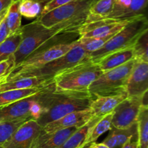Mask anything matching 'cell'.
<instances>
[{
	"mask_svg": "<svg viewBox=\"0 0 148 148\" xmlns=\"http://www.w3.org/2000/svg\"><path fill=\"white\" fill-rule=\"evenodd\" d=\"M92 100L89 93L69 94L56 91L52 83L39 93L41 113L36 120L43 127L68 113L89 108Z\"/></svg>",
	"mask_w": 148,
	"mask_h": 148,
	"instance_id": "1",
	"label": "cell"
},
{
	"mask_svg": "<svg viewBox=\"0 0 148 148\" xmlns=\"http://www.w3.org/2000/svg\"><path fill=\"white\" fill-rule=\"evenodd\" d=\"M79 26V23L77 22H64L47 28L37 20L23 26L20 30V43L17 50L12 55L14 67L55 36L59 34L77 33Z\"/></svg>",
	"mask_w": 148,
	"mask_h": 148,
	"instance_id": "2",
	"label": "cell"
},
{
	"mask_svg": "<svg viewBox=\"0 0 148 148\" xmlns=\"http://www.w3.org/2000/svg\"><path fill=\"white\" fill-rule=\"evenodd\" d=\"M97 63L87 59L53 77L55 90L69 94L88 92L90 84L102 73Z\"/></svg>",
	"mask_w": 148,
	"mask_h": 148,
	"instance_id": "3",
	"label": "cell"
},
{
	"mask_svg": "<svg viewBox=\"0 0 148 148\" xmlns=\"http://www.w3.org/2000/svg\"><path fill=\"white\" fill-rule=\"evenodd\" d=\"M147 30L148 21L145 15L134 17L101 49L92 52L89 57L90 59L97 63L101 58L111 52L133 47L139 37Z\"/></svg>",
	"mask_w": 148,
	"mask_h": 148,
	"instance_id": "4",
	"label": "cell"
},
{
	"mask_svg": "<svg viewBox=\"0 0 148 148\" xmlns=\"http://www.w3.org/2000/svg\"><path fill=\"white\" fill-rule=\"evenodd\" d=\"M134 59L126 63L103 72L88 89L92 98L100 96H110L127 93V84L134 65Z\"/></svg>",
	"mask_w": 148,
	"mask_h": 148,
	"instance_id": "5",
	"label": "cell"
},
{
	"mask_svg": "<svg viewBox=\"0 0 148 148\" xmlns=\"http://www.w3.org/2000/svg\"><path fill=\"white\" fill-rule=\"evenodd\" d=\"M75 41L72 42H59L51 46H46L16 65L7 75L6 81L14 80L20 75L33 70L38 69L51 61L67 53L74 46Z\"/></svg>",
	"mask_w": 148,
	"mask_h": 148,
	"instance_id": "6",
	"label": "cell"
},
{
	"mask_svg": "<svg viewBox=\"0 0 148 148\" xmlns=\"http://www.w3.org/2000/svg\"><path fill=\"white\" fill-rule=\"evenodd\" d=\"M87 59L90 58L88 57L85 51L79 44L77 40H76L74 46L67 53L51 61L38 69L22 74L16 79L25 77H40L46 79H53V77L57 74Z\"/></svg>",
	"mask_w": 148,
	"mask_h": 148,
	"instance_id": "7",
	"label": "cell"
},
{
	"mask_svg": "<svg viewBox=\"0 0 148 148\" xmlns=\"http://www.w3.org/2000/svg\"><path fill=\"white\" fill-rule=\"evenodd\" d=\"M95 0H76L54 9L36 20L43 26L51 28L64 22L85 23L90 6Z\"/></svg>",
	"mask_w": 148,
	"mask_h": 148,
	"instance_id": "8",
	"label": "cell"
},
{
	"mask_svg": "<svg viewBox=\"0 0 148 148\" xmlns=\"http://www.w3.org/2000/svg\"><path fill=\"white\" fill-rule=\"evenodd\" d=\"M39 93L0 107V123L20 119L36 120L41 113Z\"/></svg>",
	"mask_w": 148,
	"mask_h": 148,
	"instance_id": "9",
	"label": "cell"
},
{
	"mask_svg": "<svg viewBox=\"0 0 148 148\" xmlns=\"http://www.w3.org/2000/svg\"><path fill=\"white\" fill-rule=\"evenodd\" d=\"M147 92L141 97H127L121 102L113 111L111 126L124 129L135 124L141 106L147 105Z\"/></svg>",
	"mask_w": 148,
	"mask_h": 148,
	"instance_id": "10",
	"label": "cell"
},
{
	"mask_svg": "<svg viewBox=\"0 0 148 148\" xmlns=\"http://www.w3.org/2000/svg\"><path fill=\"white\" fill-rule=\"evenodd\" d=\"M104 18L91 23H84L77 30L79 37H104L114 36L132 20Z\"/></svg>",
	"mask_w": 148,
	"mask_h": 148,
	"instance_id": "11",
	"label": "cell"
},
{
	"mask_svg": "<svg viewBox=\"0 0 148 148\" xmlns=\"http://www.w3.org/2000/svg\"><path fill=\"white\" fill-rule=\"evenodd\" d=\"M42 131V127L34 119H30L20 126L3 148H31L34 139Z\"/></svg>",
	"mask_w": 148,
	"mask_h": 148,
	"instance_id": "12",
	"label": "cell"
},
{
	"mask_svg": "<svg viewBox=\"0 0 148 148\" xmlns=\"http://www.w3.org/2000/svg\"><path fill=\"white\" fill-rule=\"evenodd\" d=\"M148 90V62L134 59L127 84L128 97H141Z\"/></svg>",
	"mask_w": 148,
	"mask_h": 148,
	"instance_id": "13",
	"label": "cell"
},
{
	"mask_svg": "<svg viewBox=\"0 0 148 148\" xmlns=\"http://www.w3.org/2000/svg\"><path fill=\"white\" fill-rule=\"evenodd\" d=\"M92 118V115L90 108L72 112L46 124L42 127V131L45 133H52L67 128L76 127L79 129L89 122Z\"/></svg>",
	"mask_w": 148,
	"mask_h": 148,
	"instance_id": "14",
	"label": "cell"
},
{
	"mask_svg": "<svg viewBox=\"0 0 148 148\" xmlns=\"http://www.w3.org/2000/svg\"><path fill=\"white\" fill-rule=\"evenodd\" d=\"M147 0H116L108 19L127 20L144 15Z\"/></svg>",
	"mask_w": 148,
	"mask_h": 148,
	"instance_id": "15",
	"label": "cell"
},
{
	"mask_svg": "<svg viewBox=\"0 0 148 148\" xmlns=\"http://www.w3.org/2000/svg\"><path fill=\"white\" fill-rule=\"evenodd\" d=\"M77 129L76 127L67 128L52 133L41 131L33 142L31 148H59Z\"/></svg>",
	"mask_w": 148,
	"mask_h": 148,
	"instance_id": "16",
	"label": "cell"
},
{
	"mask_svg": "<svg viewBox=\"0 0 148 148\" xmlns=\"http://www.w3.org/2000/svg\"><path fill=\"white\" fill-rule=\"evenodd\" d=\"M127 97V94L110 96H100L92 100L90 105V110L93 118H102L103 116L114 111L117 105Z\"/></svg>",
	"mask_w": 148,
	"mask_h": 148,
	"instance_id": "17",
	"label": "cell"
},
{
	"mask_svg": "<svg viewBox=\"0 0 148 148\" xmlns=\"http://www.w3.org/2000/svg\"><path fill=\"white\" fill-rule=\"evenodd\" d=\"M53 83V79H46L40 77H25L10 80L0 84V92L12 89H23L30 88H43Z\"/></svg>",
	"mask_w": 148,
	"mask_h": 148,
	"instance_id": "18",
	"label": "cell"
},
{
	"mask_svg": "<svg viewBox=\"0 0 148 148\" xmlns=\"http://www.w3.org/2000/svg\"><path fill=\"white\" fill-rule=\"evenodd\" d=\"M134 59L133 47L111 52L101 58L97 64L102 72L117 68L128 61Z\"/></svg>",
	"mask_w": 148,
	"mask_h": 148,
	"instance_id": "19",
	"label": "cell"
},
{
	"mask_svg": "<svg viewBox=\"0 0 148 148\" xmlns=\"http://www.w3.org/2000/svg\"><path fill=\"white\" fill-rule=\"evenodd\" d=\"M103 143L110 148H121L128 139L137 133V123L127 129H120L111 127Z\"/></svg>",
	"mask_w": 148,
	"mask_h": 148,
	"instance_id": "20",
	"label": "cell"
},
{
	"mask_svg": "<svg viewBox=\"0 0 148 148\" xmlns=\"http://www.w3.org/2000/svg\"><path fill=\"white\" fill-rule=\"evenodd\" d=\"M113 112L103 116L101 118L97 119L93 122L88 129L86 138L81 145L80 148L95 142L100 136L108 131L111 129V120H112Z\"/></svg>",
	"mask_w": 148,
	"mask_h": 148,
	"instance_id": "21",
	"label": "cell"
},
{
	"mask_svg": "<svg viewBox=\"0 0 148 148\" xmlns=\"http://www.w3.org/2000/svg\"><path fill=\"white\" fill-rule=\"evenodd\" d=\"M116 0H95L90 6L85 23L106 18L112 10Z\"/></svg>",
	"mask_w": 148,
	"mask_h": 148,
	"instance_id": "22",
	"label": "cell"
},
{
	"mask_svg": "<svg viewBox=\"0 0 148 148\" xmlns=\"http://www.w3.org/2000/svg\"><path fill=\"white\" fill-rule=\"evenodd\" d=\"M45 87L23 89H12L0 92V107L12 104L15 102L20 101L23 99L35 95L40 92Z\"/></svg>",
	"mask_w": 148,
	"mask_h": 148,
	"instance_id": "23",
	"label": "cell"
},
{
	"mask_svg": "<svg viewBox=\"0 0 148 148\" xmlns=\"http://www.w3.org/2000/svg\"><path fill=\"white\" fill-rule=\"evenodd\" d=\"M139 148H148V106H141L137 118Z\"/></svg>",
	"mask_w": 148,
	"mask_h": 148,
	"instance_id": "24",
	"label": "cell"
},
{
	"mask_svg": "<svg viewBox=\"0 0 148 148\" xmlns=\"http://www.w3.org/2000/svg\"><path fill=\"white\" fill-rule=\"evenodd\" d=\"M20 1H16L11 3L4 17L10 36L19 33L21 30L22 15L19 11Z\"/></svg>",
	"mask_w": 148,
	"mask_h": 148,
	"instance_id": "25",
	"label": "cell"
},
{
	"mask_svg": "<svg viewBox=\"0 0 148 148\" xmlns=\"http://www.w3.org/2000/svg\"><path fill=\"white\" fill-rule=\"evenodd\" d=\"M97 119H98V118L92 117L86 124L75 131L59 148H80L81 145L86 138L88 129Z\"/></svg>",
	"mask_w": 148,
	"mask_h": 148,
	"instance_id": "26",
	"label": "cell"
},
{
	"mask_svg": "<svg viewBox=\"0 0 148 148\" xmlns=\"http://www.w3.org/2000/svg\"><path fill=\"white\" fill-rule=\"evenodd\" d=\"M21 41L20 32L9 36L0 44V62L8 59L18 48Z\"/></svg>",
	"mask_w": 148,
	"mask_h": 148,
	"instance_id": "27",
	"label": "cell"
},
{
	"mask_svg": "<svg viewBox=\"0 0 148 148\" xmlns=\"http://www.w3.org/2000/svg\"><path fill=\"white\" fill-rule=\"evenodd\" d=\"M113 36H114L104 37H79L77 39V41L82 49L85 51L87 55L89 57L92 52L101 49Z\"/></svg>",
	"mask_w": 148,
	"mask_h": 148,
	"instance_id": "28",
	"label": "cell"
},
{
	"mask_svg": "<svg viewBox=\"0 0 148 148\" xmlns=\"http://www.w3.org/2000/svg\"><path fill=\"white\" fill-rule=\"evenodd\" d=\"M134 59L148 62V30L139 37L133 46Z\"/></svg>",
	"mask_w": 148,
	"mask_h": 148,
	"instance_id": "29",
	"label": "cell"
},
{
	"mask_svg": "<svg viewBox=\"0 0 148 148\" xmlns=\"http://www.w3.org/2000/svg\"><path fill=\"white\" fill-rule=\"evenodd\" d=\"M27 120L28 119H20L0 123V148H3V145L8 141L15 131Z\"/></svg>",
	"mask_w": 148,
	"mask_h": 148,
	"instance_id": "30",
	"label": "cell"
},
{
	"mask_svg": "<svg viewBox=\"0 0 148 148\" xmlns=\"http://www.w3.org/2000/svg\"><path fill=\"white\" fill-rule=\"evenodd\" d=\"M41 4L34 0H20L19 11L22 16L27 18H34L40 15Z\"/></svg>",
	"mask_w": 148,
	"mask_h": 148,
	"instance_id": "31",
	"label": "cell"
},
{
	"mask_svg": "<svg viewBox=\"0 0 148 148\" xmlns=\"http://www.w3.org/2000/svg\"><path fill=\"white\" fill-rule=\"evenodd\" d=\"M74 1H76V0H51L50 1L43 5L39 16L43 15L46 14V13L54 10V9L62 7V6L65 5V4Z\"/></svg>",
	"mask_w": 148,
	"mask_h": 148,
	"instance_id": "32",
	"label": "cell"
},
{
	"mask_svg": "<svg viewBox=\"0 0 148 148\" xmlns=\"http://www.w3.org/2000/svg\"><path fill=\"white\" fill-rule=\"evenodd\" d=\"M14 67V60L12 57L0 62V79H4L7 78L9 73L11 71Z\"/></svg>",
	"mask_w": 148,
	"mask_h": 148,
	"instance_id": "33",
	"label": "cell"
},
{
	"mask_svg": "<svg viewBox=\"0 0 148 148\" xmlns=\"http://www.w3.org/2000/svg\"><path fill=\"white\" fill-rule=\"evenodd\" d=\"M9 35V31L8 29H7V24H6V22L4 18L1 20V22L0 23V44L7 39Z\"/></svg>",
	"mask_w": 148,
	"mask_h": 148,
	"instance_id": "34",
	"label": "cell"
},
{
	"mask_svg": "<svg viewBox=\"0 0 148 148\" xmlns=\"http://www.w3.org/2000/svg\"><path fill=\"white\" fill-rule=\"evenodd\" d=\"M121 148H139L137 133L128 139Z\"/></svg>",
	"mask_w": 148,
	"mask_h": 148,
	"instance_id": "35",
	"label": "cell"
},
{
	"mask_svg": "<svg viewBox=\"0 0 148 148\" xmlns=\"http://www.w3.org/2000/svg\"><path fill=\"white\" fill-rule=\"evenodd\" d=\"M12 0H0V13L9 8Z\"/></svg>",
	"mask_w": 148,
	"mask_h": 148,
	"instance_id": "36",
	"label": "cell"
},
{
	"mask_svg": "<svg viewBox=\"0 0 148 148\" xmlns=\"http://www.w3.org/2000/svg\"><path fill=\"white\" fill-rule=\"evenodd\" d=\"M88 148H110L108 146H106V145H104L103 143H97V142H92L89 145Z\"/></svg>",
	"mask_w": 148,
	"mask_h": 148,
	"instance_id": "37",
	"label": "cell"
},
{
	"mask_svg": "<svg viewBox=\"0 0 148 148\" xmlns=\"http://www.w3.org/2000/svg\"><path fill=\"white\" fill-rule=\"evenodd\" d=\"M7 10H8V9H7V10H4V11H3L2 12L0 13V23H1V20H2L4 18V17H5V16H6V15H7Z\"/></svg>",
	"mask_w": 148,
	"mask_h": 148,
	"instance_id": "38",
	"label": "cell"
},
{
	"mask_svg": "<svg viewBox=\"0 0 148 148\" xmlns=\"http://www.w3.org/2000/svg\"><path fill=\"white\" fill-rule=\"evenodd\" d=\"M34 1H38V2H39V3H40V4H46V3H48L49 2V1H50L51 0H34Z\"/></svg>",
	"mask_w": 148,
	"mask_h": 148,
	"instance_id": "39",
	"label": "cell"
},
{
	"mask_svg": "<svg viewBox=\"0 0 148 148\" xmlns=\"http://www.w3.org/2000/svg\"><path fill=\"white\" fill-rule=\"evenodd\" d=\"M5 81H6L5 78H4V79H0V84L3 82H5Z\"/></svg>",
	"mask_w": 148,
	"mask_h": 148,
	"instance_id": "40",
	"label": "cell"
},
{
	"mask_svg": "<svg viewBox=\"0 0 148 148\" xmlns=\"http://www.w3.org/2000/svg\"><path fill=\"white\" fill-rule=\"evenodd\" d=\"M88 146H89V145H86V146H85V147H82V148H88Z\"/></svg>",
	"mask_w": 148,
	"mask_h": 148,
	"instance_id": "41",
	"label": "cell"
},
{
	"mask_svg": "<svg viewBox=\"0 0 148 148\" xmlns=\"http://www.w3.org/2000/svg\"><path fill=\"white\" fill-rule=\"evenodd\" d=\"M20 1V0H12V1Z\"/></svg>",
	"mask_w": 148,
	"mask_h": 148,
	"instance_id": "42",
	"label": "cell"
}]
</instances>
